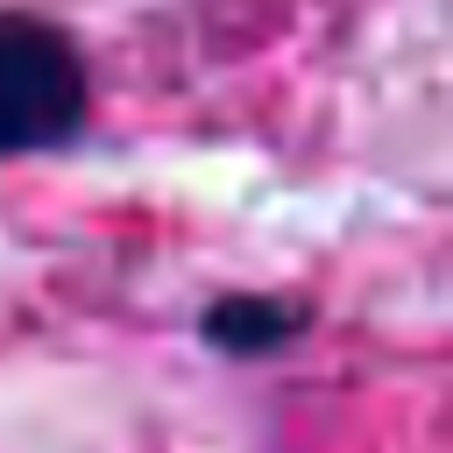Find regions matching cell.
Segmentation results:
<instances>
[{"mask_svg": "<svg viewBox=\"0 0 453 453\" xmlns=\"http://www.w3.org/2000/svg\"><path fill=\"white\" fill-rule=\"evenodd\" d=\"M92 113V78L78 42L42 21L7 7L0 14V156H50L85 134Z\"/></svg>", "mask_w": 453, "mask_h": 453, "instance_id": "1", "label": "cell"}, {"mask_svg": "<svg viewBox=\"0 0 453 453\" xmlns=\"http://www.w3.org/2000/svg\"><path fill=\"white\" fill-rule=\"evenodd\" d=\"M304 319H311L304 297H283V290H234V297H212V304H205L198 333H205V347H219V354H234V361H262V354H276L283 340H297Z\"/></svg>", "mask_w": 453, "mask_h": 453, "instance_id": "2", "label": "cell"}]
</instances>
